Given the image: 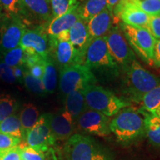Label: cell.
Listing matches in <instances>:
<instances>
[{
    "mask_svg": "<svg viewBox=\"0 0 160 160\" xmlns=\"http://www.w3.org/2000/svg\"><path fill=\"white\" fill-rule=\"evenodd\" d=\"M110 130L120 142H130L145 134V118L141 111L125 108L111 120Z\"/></svg>",
    "mask_w": 160,
    "mask_h": 160,
    "instance_id": "1",
    "label": "cell"
},
{
    "mask_svg": "<svg viewBox=\"0 0 160 160\" xmlns=\"http://www.w3.org/2000/svg\"><path fill=\"white\" fill-rule=\"evenodd\" d=\"M64 154L66 160H112L94 139L80 133H74L66 141Z\"/></svg>",
    "mask_w": 160,
    "mask_h": 160,
    "instance_id": "2",
    "label": "cell"
},
{
    "mask_svg": "<svg viewBox=\"0 0 160 160\" xmlns=\"http://www.w3.org/2000/svg\"><path fill=\"white\" fill-rule=\"evenodd\" d=\"M82 92L88 108L99 112L106 117L115 116L122 109L130 105L128 102L101 86L90 85Z\"/></svg>",
    "mask_w": 160,
    "mask_h": 160,
    "instance_id": "3",
    "label": "cell"
},
{
    "mask_svg": "<svg viewBox=\"0 0 160 160\" xmlns=\"http://www.w3.org/2000/svg\"><path fill=\"white\" fill-rule=\"evenodd\" d=\"M124 68L127 75L128 92L134 101L141 102L146 93L160 84V78L144 68L136 59Z\"/></svg>",
    "mask_w": 160,
    "mask_h": 160,
    "instance_id": "4",
    "label": "cell"
},
{
    "mask_svg": "<svg viewBox=\"0 0 160 160\" xmlns=\"http://www.w3.org/2000/svg\"><path fill=\"white\" fill-rule=\"evenodd\" d=\"M97 83V77L88 67L84 65L74 64L60 70L59 90L65 97L71 92L83 91Z\"/></svg>",
    "mask_w": 160,
    "mask_h": 160,
    "instance_id": "5",
    "label": "cell"
},
{
    "mask_svg": "<svg viewBox=\"0 0 160 160\" xmlns=\"http://www.w3.org/2000/svg\"><path fill=\"white\" fill-rule=\"evenodd\" d=\"M121 30L123 32L129 45L138 56L149 65L153 64V53L157 40L147 29L133 27L122 24Z\"/></svg>",
    "mask_w": 160,
    "mask_h": 160,
    "instance_id": "6",
    "label": "cell"
},
{
    "mask_svg": "<svg viewBox=\"0 0 160 160\" xmlns=\"http://www.w3.org/2000/svg\"><path fill=\"white\" fill-rule=\"evenodd\" d=\"M82 65L91 70L102 67L117 68V63L109 53L105 37L96 38L89 42L84 51Z\"/></svg>",
    "mask_w": 160,
    "mask_h": 160,
    "instance_id": "7",
    "label": "cell"
},
{
    "mask_svg": "<svg viewBox=\"0 0 160 160\" xmlns=\"http://www.w3.org/2000/svg\"><path fill=\"white\" fill-rule=\"evenodd\" d=\"M105 39L110 55L117 65L125 68L136 59L123 32L119 28L112 27Z\"/></svg>",
    "mask_w": 160,
    "mask_h": 160,
    "instance_id": "8",
    "label": "cell"
},
{
    "mask_svg": "<svg viewBox=\"0 0 160 160\" xmlns=\"http://www.w3.org/2000/svg\"><path fill=\"white\" fill-rule=\"evenodd\" d=\"M26 145L38 151H46L57 141L52 133L49 125V113H45L25 137Z\"/></svg>",
    "mask_w": 160,
    "mask_h": 160,
    "instance_id": "9",
    "label": "cell"
},
{
    "mask_svg": "<svg viewBox=\"0 0 160 160\" xmlns=\"http://www.w3.org/2000/svg\"><path fill=\"white\" fill-rule=\"evenodd\" d=\"M0 29V53L2 54L19 46L25 31L22 20L17 15L8 16Z\"/></svg>",
    "mask_w": 160,
    "mask_h": 160,
    "instance_id": "10",
    "label": "cell"
},
{
    "mask_svg": "<svg viewBox=\"0 0 160 160\" xmlns=\"http://www.w3.org/2000/svg\"><path fill=\"white\" fill-rule=\"evenodd\" d=\"M108 117L88 108L78 117L76 122L82 131L91 135L105 137L111 134Z\"/></svg>",
    "mask_w": 160,
    "mask_h": 160,
    "instance_id": "11",
    "label": "cell"
},
{
    "mask_svg": "<svg viewBox=\"0 0 160 160\" xmlns=\"http://www.w3.org/2000/svg\"><path fill=\"white\" fill-rule=\"evenodd\" d=\"M48 41L49 56L60 70L74 64L82 65L79 54L69 40H59L49 37Z\"/></svg>",
    "mask_w": 160,
    "mask_h": 160,
    "instance_id": "12",
    "label": "cell"
},
{
    "mask_svg": "<svg viewBox=\"0 0 160 160\" xmlns=\"http://www.w3.org/2000/svg\"><path fill=\"white\" fill-rule=\"evenodd\" d=\"M113 17L121 19L123 24L143 28L148 31L150 16L129 0H121L112 11Z\"/></svg>",
    "mask_w": 160,
    "mask_h": 160,
    "instance_id": "13",
    "label": "cell"
},
{
    "mask_svg": "<svg viewBox=\"0 0 160 160\" xmlns=\"http://www.w3.org/2000/svg\"><path fill=\"white\" fill-rule=\"evenodd\" d=\"M19 46L28 54L37 55L42 58L49 56V41L42 29H25Z\"/></svg>",
    "mask_w": 160,
    "mask_h": 160,
    "instance_id": "14",
    "label": "cell"
},
{
    "mask_svg": "<svg viewBox=\"0 0 160 160\" xmlns=\"http://www.w3.org/2000/svg\"><path fill=\"white\" fill-rule=\"evenodd\" d=\"M19 13L41 22H51L53 18L50 0H19Z\"/></svg>",
    "mask_w": 160,
    "mask_h": 160,
    "instance_id": "15",
    "label": "cell"
},
{
    "mask_svg": "<svg viewBox=\"0 0 160 160\" xmlns=\"http://www.w3.org/2000/svg\"><path fill=\"white\" fill-rule=\"evenodd\" d=\"M49 125L57 140H66L74 134L76 122L65 110L57 113H49Z\"/></svg>",
    "mask_w": 160,
    "mask_h": 160,
    "instance_id": "16",
    "label": "cell"
},
{
    "mask_svg": "<svg viewBox=\"0 0 160 160\" xmlns=\"http://www.w3.org/2000/svg\"><path fill=\"white\" fill-rule=\"evenodd\" d=\"M79 3L65 14L53 18L46 29V33L50 37H56L62 32L69 31L80 19Z\"/></svg>",
    "mask_w": 160,
    "mask_h": 160,
    "instance_id": "17",
    "label": "cell"
},
{
    "mask_svg": "<svg viewBox=\"0 0 160 160\" xmlns=\"http://www.w3.org/2000/svg\"><path fill=\"white\" fill-rule=\"evenodd\" d=\"M113 21H114V17L108 8L92 18L88 22V30L91 39L105 37L112 28Z\"/></svg>",
    "mask_w": 160,
    "mask_h": 160,
    "instance_id": "18",
    "label": "cell"
},
{
    "mask_svg": "<svg viewBox=\"0 0 160 160\" xmlns=\"http://www.w3.org/2000/svg\"><path fill=\"white\" fill-rule=\"evenodd\" d=\"M91 40L88 30V23L82 19L78 20L69 30V41L79 54L82 65L84 51Z\"/></svg>",
    "mask_w": 160,
    "mask_h": 160,
    "instance_id": "19",
    "label": "cell"
},
{
    "mask_svg": "<svg viewBox=\"0 0 160 160\" xmlns=\"http://www.w3.org/2000/svg\"><path fill=\"white\" fill-rule=\"evenodd\" d=\"M88 109L82 91H75L65 97V110L77 122L78 117Z\"/></svg>",
    "mask_w": 160,
    "mask_h": 160,
    "instance_id": "20",
    "label": "cell"
},
{
    "mask_svg": "<svg viewBox=\"0 0 160 160\" xmlns=\"http://www.w3.org/2000/svg\"><path fill=\"white\" fill-rule=\"evenodd\" d=\"M140 111L145 118L146 137L152 145L160 148V118L154 113Z\"/></svg>",
    "mask_w": 160,
    "mask_h": 160,
    "instance_id": "21",
    "label": "cell"
},
{
    "mask_svg": "<svg viewBox=\"0 0 160 160\" xmlns=\"http://www.w3.org/2000/svg\"><path fill=\"white\" fill-rule=\"evenodd\" d=\"M19 118L22 128L24 138H25L27 132L35 125L39 119V112L33 104H25L20 111Z\"/></svg>",
    "mask_w": 160,
    "mask_h": 160,
    "instance_id": "22",
    "label": "cell"
},
{
    "mask_svg": "<svg viewBox=\"0 0 160 160\" xmlns=\"http://www.w3.org/2000/svg\"><path fill=\"white\" fill-rule=\"evenodd\" d=\"M42 81L47 94H51L54 92L57 84V65L50 56L46 58L44 64V73Z\"/></svg>",
    "mask_w": 160,
    "mask_h": 160,
    "instance_id": "23",
    "label": "cell"
},
{
    "mask_svg": "<svg viewBox=\"0 0 160 160\" xmlns=\"http://www.w3.org/2000/svg\"><path fill=\"white\" fill-rule=\"evenodd\" d=\"M107 8V0H85L84 4L79 5L80 19L88 23Z\"/></svg>",
    "mask_w": 160,
    "mask_h": 160,
    "instance_id": "24",
    "label": "cell"
},
{
    "mask_svg": "<svg viewBox=\"0 0 160 160\" xmlns=\"http://www.w3.org/2000/svg\"><path fill=\"white\" fill-rule=\"evenodd\" d=\"M0 133L19 138L20 139L24 138L19 117L13 114L0 122Z\"/></svg>",
    "mask_w": 160,
    "mask_h": 160,
    "instance_id": "25",
    "label": "cell"
},
{
    "mask_svg": "<svg viewBox=\"0 0 160 160\" xmlns=\"http://www.w3.org/2000/svg\"><path fill=\"white\" fill-rule=\"evenodd\" d=\"M142 109L144 111L153 113L160 105V84L146 93L142 99Z\"/></svg>",
    "mask_w": 160,
    "mask_h": 160,
    "instance_id": "26",
    "label": "cell"
},
{
    "mask_svg": "<svg viewBox=\"0 0 160 160\" xmlns=\"http://www.w3.org/2000/svg\"><path fill=\"white\" fill-rule=\"evenodd\" d=\"M19 108V102L10 95H0V122L13 115Z\"/></svg>",
    "mask_w": 160,
    "mask_h": 160,
    "instance_id": "27",
    "label": "cell"
},
{
    "mask_svg": "<svg viewBox=\"0 0 160 160\" xmlns=\"http://www.w3.org/2000/svg\"><path fill=\"white\" fill-rule=\"evenodd\" d=\"M23 82L26 88L31 93L40 97H45L47 94L43 82L41 79H38L30 74L28 70H25L23 76Z\"/></svg>",
    "mask_w": 160,
    "mask_h": 160,
    "instance_id": "28",
    "label": "cell"
},
{
    "mask_svg": "<svg viewBox=\"0 0 160 160\" xmlns=\"http://www.w3.org/2000/svg\"><path fill=\"white\" fill-rule=\"evenodd\" d=\"M2 57L4 62L13 68L17 66L24 65L25 52L20 46H18L15 48L3 53Z\"/></svg>",
    "mask_w": 160,
    "mask_h": 160,
    "instance_id": "29",
    "label": "cell"
},
{
    "mask_svg": "<svg viewBox=\"0 0 160 160\" xmlns=\"http://www.w3.org/2000/svg\"><path fill=\"white\" fill-rule=\"evenodd\" d=\"M50 3L53 18L65 14L78 4L77 0H50Z\"/></svg>",
    "mask_w": 160,
    "mask_h": 160,
    "instance_id": "30",
    "label": "cell"
},
{
    "mask_svg": "<svg viewBox=\"0 0 160 160\" xmlns=\"http://www.w3.org/2000/svg\"><path fill=\"white\" fill-rule=\"evenodd\" d=\"M131 2L148 15L160 14V0H131Z\"/></svg>",
    "mask_w": 160,
    "mask_h": 160,
    "instance_id": "31",
    "label": "cell"
},
{
    "mask_svg": "<svg viewBox=\"0 0 160 160\" xmlns=\"http://www.w3.org/2000/svg\"><path fill=\"white\" fill-rule=\"evenodd\" d=\"M19 147L22 160H45L43 151L29 147L26 144H19Z\"/></svg>",
    "mask_w": 160,
    "mask_h": 160,
    "instance_id": "32",
    "label": "cell"
},
{
    "mask_svg": "<svg viewBox=\"0 0 160 160\" xmlns=\"http://www.w3.org/2000/svg\"><path fill=\"white\" fill-rule=\"evenodd\" d=\"M0 79L7 83H14L17 79L13 75V68L4 62L2 57L0 55Z\"/></svg>",
    "mask_w": 160,
    "mask_h": 160,
    "instance_id": "33",
    "label": "cell"
},
{
    "mask_svg": "<svg viewBox=\"0 0 160 160\" xmlns=\"http://www.w3.org/2000/svg\"><path fill=\"white\" fill-rule=\"evenodd\" d=\"M0 8L8 16L17 15L19 13V0H0Z\"/></svg>",
    "mask_w": 160,
    "mask_h": 160,
    "instance_id": "34",
    "label": "cell"
},
{
    "mask_svg": "<svg viewBox=\"0 0 160 160\" xmlns=\"http://www.w3.org/2000/svg\"><path fill=\"white\" fill-rule=\"evenodd\" d=\"M21 140L22 139L19 138L0 133V150L8 149L16 147L21 143Z\"/></svg>",
    "mask_w": 160,
    "mask_h": 160,
    "instance_id": "35",
    "label": "cell"
},
{
    "mask_svg": "<svg viewBox=\"0 0 160 160\" xmlns=\"http://www.w3.org/2000/svg\"><path fill=\"white\" fill-rule=\"evenodd\" d=\"M0 160H22L19 145L11 148L0 150Z\"/></svg>",
    "mask_w": 160,
    "mask_h": 160,
    "instance_id": "36",
    "label": "cell"
},
{
    "mask_svg": "<svg viewBox=\"0 0 160 160\" xmlns=\"http://www.w3.org/2000/svg\"><path fill=\"white\" fill-rule=\"evenodd\" d=\"M148 31L156 40L160 39V14L150 16Z\"/></svg>",
    "mask_w": 160,
    "mask_h": 160,
    "instance_id": "37",
    "label": "cell"
},
{
    "mask_svg": "<svg viewBox=\"0 0 160 160\" xmlns=\"http://www.w3.org/2000/svg\"><path fill=\"white\" fill-rule=\"evenodd\" d=\"M45 59L41 62L36 64V65H33L32 67L29 68L28 71L30 74L36 78H38V79H42L44 73V64H45Z\"/></svg>",
    "mask_w": 160,
    "mask_h": 160,
    "instance_id": "38",
    "label": "cell"
},
{
    "mask_svg": "<svg viewBox=\"0 0 160 160\" xmlns=\"http://www.w3.org/2000/svg\"><path fill=\"white\" fill-rule=\"evenodd\" d=\"M158 68H160V39L157 40L153 53V64Z\"/></svg>",
    "mask_w": 160,
    "mask_h": 160,
    "instance_id": "39",
    "label": "cell"
},
{
    "mask_svg": "<svg viewBox=\"0 0 160 160\" xmlns=\"http://www.w3.org/2000/svg\"><path fill=\"white\" fill-rule=\"evenodd\" d=\"M13 75H14L17 81H19L20 82H22V81H23V76L25 71L23 65L17 66V67L13 68Z\"/></svg>",
    "mask_w": 160,
    "mask_h": 160,
    "instance_id": "40",
    "label": "cell"
},
{
    "mask_svg": "<svg viewBox=\"0 0 160 160\" xmlns=\"http://www.w3.org/2000/svg\"><path fill=\"white\" fill-rule=\"evenodd\" d=\"M120 1H121V0H107L108 8L111 11H112L113 9L115 8V6L117 5Z\"/></svg>",
    "mask_w": 160,
    "mask_h": 160,
    "instance_id": "41",
    "label": "cell"
},
{
    "mask_svg": "<svg viewBox=\"0 0 160 160\" xmlns=\"http://www.w3.org/2000/svg\"><path fill=\"white\" fill-rule=\"evenodd\" d=\"M153 113H154L156 115H157L158 117H159L160 118V105L159 106V107L157 108V110H156V111H155L154 112H153Z\"/></svg>",
    "mask_w": 160,
    "mask_h": 160,
    "instance_id": "42",
    "label": "cell"
},
{
    "mask_svg": "<svg viewBox=\"0 0 160 160\" xmlns=\"http://www.w3.org/2000/svg\"><path fill=\"white\" fill-rule=\"evenodd\" d=\"M1 17H2V9L0 8V19H1Z\"/></svg>",
    "mask_w": 160,
    "mask_h": 160,
    "instance_id": "43",
    "label": "cell"
}]
</instances>
